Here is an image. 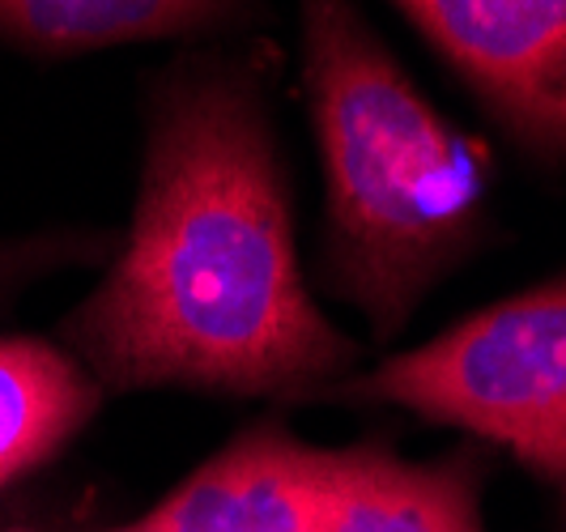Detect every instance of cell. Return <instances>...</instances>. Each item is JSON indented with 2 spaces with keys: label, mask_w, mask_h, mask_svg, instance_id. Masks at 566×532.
Masks as SVG:
<instances>
[{
  "label": "cell",
  "mask_w": 566,
  "mask_h": 532,
  "mask_svg": "<svg viewBox=\"0 0 566 532\" xmlns=\"http://www.w3.org/2000/svg\"><path fill=\"white\" fill-rule=\"evenodd\" d=\"M269 34L170 48L142 82V179L98 285L52 328L107 396L324 405L367 345L298 248Z\"/></svg>",
  "instance_id": "1"
},
{
  "label": "cell",
  "mask_w": 566,
  "mask_h": 532,
  "mask_svg": "<svg viewBox=\"0 0 566 532\" xmlns=\"http://www.w3.org/2000/svg\"><path fill=\"white\" fill-rule=\"evenodd\" d=\"M298 90L319 163L312 290L375 345L503 234L494 154L443 112L363 0H294Z\"/></svg>",
  "instance_id": "2"
},
{
  "label": "cell",
  "mask_w": 566,
  "mask_h": 532,
  "mask_svg": "<svg viewBox=\"0 0 566 532\" xmlns=\"http://www.w3.org/2000/svg\"><path fill=\"white\" fill-rule=\"evenodd\" d=\"M324 405L400 409L511 456L566 532V269L358 366Z\"/></svg>",
  "instance_id": "3"
},
{
  "label": "cell",
  "mask_w": 566,
  "mask_h": 532,
  "mask_svg": "<svg viewBox=\"0 0 566 532\" xmlns=\"http://www.w3.org/2000/svg\"><path fill=\"white\" fill-rule=\"evenodd\" d=\"M511 149L566 184V0H388Z\"/></svg>",
  "instance_id": "4"
},
{
  "label": "cell",
  "mask_w": 566,
  "mask_h": 532,
  "mask_svg": "<svg viewBox=\"0 0 566 532\" xmlns=\"http://www.w3.org/2000/svg\"><path fill=\"white\" fill-rule=\"evenodd\" d=\"M333 460L337 448L307 444L282 418H255L158 503L90 532H319Z\"/></svg>",
  "instance_id": "5"
},
{
  "label": "cell",
  "mask_w": 566,
  "mask_h": 532,
  "mask_svg": "<svg viewBox=\"0 0 566 532\" xmlns=\"http://www.w3.org/2000/svg\"><path fill=\"white\" fill-rule=\"evenodd\" d=\"M269 0H0V48L34 64L142 43H234L269 34Z\"/></svg>",
  "instance_id": "6"
},
{
  "label": "cell",
  "mask_w": 566,
  "mask_h": 532,
  "mask_svg": "<svg viewBox=\"0 0 566 532\" xmlns=\"http://www.w3.org/2000/svg\"><path fill=\"white\" fill-rule=\"evenodd\" d=\"M490 451L460 439L413 460L384 435L337 448L319 532H490L482 515Z\"/></svg>",
  "instance_id": "7"
},
{
  "label": "cell",
  "mask_w": 566,
  "mask_h": 532,
  "mask_svg": "<svg viewBox=\"0 0 566 532\" xmlns=\"http://www.w3.org/2000/svg\"><path fill=\"white\" fill-rule=\"evenodd\" d=\"M107 393L56 336H0V494L60 460Z\"/></svg>",
  "instance_id": "8"
},
{
  "label": "cell",
  "mask_w": 566,
  "mask_h": 532,
  "mask_svg": "<svg viewBox=\"0 0 566 532\" xmlns=\"http://www.w3.org/2000/svg\"><path fill=\"white\" fill-rule=\"evenodd\" d=\"M119 230L112 226H43L22 234H0V311L39 281L77 269H107Z\"/></svg>",
  "instance_id": "9"
}]
</instances>
